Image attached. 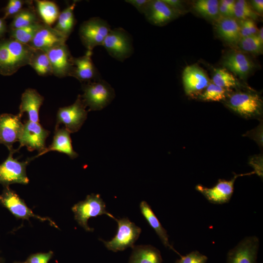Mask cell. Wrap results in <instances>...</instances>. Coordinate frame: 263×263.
I'll use <instances>...</instances> for the list:
<instances>
[{
    "instance_id": "1",
    "label": "cell",
    "mask_w": 263,
    "mask_h": 263,
    "mask_svg": "<svg viewBox=\"0 0 263 263\" xmlns=\"http://www.w3.org/2000/svg\"><path fill=\"white\" fill-rule=\"evenodd\" d=\"M35 50L10 38H0V75L10 76L29 65Z\"/></svg>"
},
{
    "instance_id": "2",
    "label": "cell",
    "mask_w": 263,
    "mask_h": 263,
    "mask_svg": "<svg viewBox=\"0 0 263 263\" xmlns=\"http://www.w3.org/2000/svg\"><path fill=\"white\" fill-rule=\"evenodd\" d=\"M82 99L89 111H99L107 106L115 96L113 89L100 78L84 83L82 86Z\"/></svg>"
},
{
    "instance_id": "3",
    "label": "cell",
    "mask_w": 263,
    "mask_h": 263,
    "mask_svg": "<svg viewBox=\"0 0 263 263\" xmlns=\"http://www.w3.org/2000/svg\"><path fill=\"white\" fill-rule=\"evenodd\" d=\"M224 101L229 109L244 118L259 117L263 113V100L254 93L236 92L228 94Z\"/></svg>"
},
{
    "instance_id": "4",
    "label": "cell",
    "mask_w": 263,
    "mask_h": 263,
    "mask_svg": "<svg viewBox=\"0 0 263 263\" xmlns=\"http://www.w3.org/2000/svg\"><path fill=\"white\" fill-rule=\"evenodd\" d=\"M72 209L77 223L88 231H93V229L88 225V220L90 218L107 215L114 220L115 219L107 211L105 203L98 194L93 193L87 195L84 200L75 204Z\"/></svg>"
},
{
    "instance_id": "5",
    "label": "cell",
    "mask_w": 263,
    "mask_h": 263,
    "mask_svg": "<svg viewBox=\"0 0 263 263\" xmlns=\"http://www.w3.org/2000/svg\"><path fill=\"white\" fill-rule=\"evenodd\" d=\"M117 223V231L112 239L106 241L100 239L106 247L113 252L123 251L132 247L139 238L141 229L128 218L115 219Z\"/></svg>"
},
{
    "instance_id": "6",
    "label": "cell",
    "mask_w": 263,
    "mask_h": 263,
    "mask_svg": "<svg viewBox=\"0 0 263 263\" xmlns=\"http://www.w3.org/2000/svg\"><path fill=\"white\" fill-rule=\"evenodd\" d=\"M111 29L108 23L98 17L84 21L79 27V35L87 51L93 53L95 47L102 46Z\"/></svg>"
},
{
    "instance_id": "7",
    "label": "cell",
    "mask_w": 263,
    "mask_h": 263,
    "mask_svg": "<svg viewBox=\"0 0 263 263\" xmlns=\"http://www.w3.org/2000/svg\"><path fill=\"white\" fill-rule=\"evenodd\" d=\"M86 108L81 95L77 96L73 104L59 108L56 113L55 129L63 124L70 133L78 131L87 117Z\"/></svg>"
},
{
    "instance_id": "8",
    "label": "cell",
    "mask_w": 263,
    "mask_h": 263,
    "mask_svg": "<svg viewBox=\"0 0 263 263\" xmlns=\"http://www.w3.org/2000/svg\"><path fill=\"white\" fill-rule=\"evenodd\" d=\"M102 46L112 57L121 61L130 57L133 52L132 38L121 28L111 29Z\"/></svg>"
},
{
    "instance_id": "9",
    "label": "cell",
    "mask_w": 263,
    "mask_h": 263,
    "mask_svg": "<svg viewBox=\"0 0 263 263\" xmlns=\"http://www.w3.org/2000/svg\"><path fill=\"white\" fill-rule=\"evenodd\" d=\"M18 151V149L9 151L6 159L0 164V184L4 187L15 183L26 185L29 183L26 168L33 158L19 162L13 157Z\"/></svg>"
},
{
    "instance_id": "10",
    "label": "cell",
    "mask_w": 263,
    "mask_h": 263,
    "mask_svg": "<svg viewBox=\"0 0 263 263\" xmlns=\"http://www.w3.org/2000/svg\"><path fill=\"white\" fill-rule=\"evenodd\" d=\"M0 205L7 208L15 217L22 220H29L35 218L41 221H47L55 227L57 225L48 217H43L35 214L25 202L9 186H5L0 194Z\"/></svg>"
},
{
    "instance_id": "11",
    "label": "cell",
    "mask_w": 263,
    "mask_h": 263,
    "mask_svg": "<svg viewBox=\"0 0 263 263\" xmlns=\"http://www.w3.org/2000/svg\"><path fill=\"white\" fill-rule=\"evenodd\" d=\"M49 133L50 132L43 128L39 122L26 121L19 141L18 150L26 147L29 151L36 150L38 153L42 152L46 148L45 141Z\"/></svg>"
},
{
    "instance_id": "12",
    "label": "cell",
    "mask_w": 263,
    "mask_h": 263,
    "mask_svg": "<svg viewBox=\"0 0 263 263\" xmlns=\"http://www.w3.org/2000/svg\"><path fill=\"white\" fill-rule=\"evenodd\" d=\"M53 75L58 77L71 76L74 68V57L65 43L56 46L46 52Z\"/></svg>"
},
{
    "instance_id": "13",
    "label": "cell",
    "mask_w": 263,
    "mask_h": 263,
    "mask_svg": "<svg viewBox=\"0 0 263 263\" xmlns=\"http://www.w3.org/2000/svg\"><path fill=\"white\" fill-rule=\"evenodd\" d=\"M259 247L257 237H246L228 251L226 263H257Z\"/></svg>"
},
{
    "instance_id": "14",
    "label": "cell",
    "mask_w": 263,
    "mask_h": 263,
    "mask_svg": "<svg viewBox=\"0 0 263 263\" xmlns=\"http://www.w3.org/2000/svg\"><path fill=\"white\" fill-rule=\"evenodd\" d=\"M182 80L186 94L191 97H198L210 83L205 72L195 64L185 68Z\"/></svg>"
},
{
    "instance_id": "15",
    "label": "cell",
    "mask_w": 263,
    "mask_h": 263,
    "mask_svg": "<svg viewBox=\"0 0 263 263\" xmlns=\"http://www.w3.org/2000/svg\"><path fill=\"white\" fill-rule=\"evenodd\" d=\"M18 114H0V144L5 145L9 151L13 150V145L19 141L23 124Z\"/></svg>"
},
{
    "instance_id": "16",
    "label": "cell",
    "mask_w": 263,
    "mask_h": 263,
    "mask_svg": "<svg viewBox=\"0 0 263 263\" xmlns=\"http://www.w3.org/2000/svg\"><path fill=\"white\" fill-rule=\"evenodd\" d=\"M243 174H235L229 180L219 179L212 188H207L201 185L196 186V189L200 192L210 203L222 204L230 200L234 191V185L237 177Z\"/></svg>"
},
{
    "instance_id": "17",
    "label": "cell",
    "mask_w": 263,
    "mask_h": 263,
    "mask_svg": "<svg viewBox=\"0 0 263 263\" xmlns=\"http://www.w3.org/2000/svg\"><path fill=\"white\" fill-rule=\"evenodd\" d=\"M67 39L52 26L44 24L28 45L34 50L47 52L56 46L65 43Z\"/></svg>"
},
{
    "instance_id": "18",
    "label": "cell",
    "mask_w": 263,
    "mask_h": 263,
    "mask_svg": "<svg viewBox=\"0 0 263 263\" xmlns=\"http://www.w3.org/2000/svg\"><path fill=\"white\" fill-rule=\"evenodd\" d=\"M144 15L151 24L163 26L175 19L178 14L163 0H151Z\"/></svg>"
},
{
    "instance_id": "19",
    "label": "cell",
    "mask_w": 263,
    "mask_h": 263,
    "mask_svg": "<svg viewBox=\"0 0 263 263\" xmlns=\"http://www.w3.org/2000/svg\"><path fill=\"white\" fill-rule=\"evenodd\" d=\"M92 53L87 51L83 56L74 57V68L71 76L84 83L100 78L98 72L91 58Z\"/></svg>"
},
{
    "instance_id": "20",
    "label": "cell",
    "mask_w": 263,
    "mask_h": 263,
    "mask_svg": "<svg viewBox=\"0 0 263 263\" xmlns=\"http://www.w3.org/2000/svg\"><path fill=\"white\" fill-rule=\"evenodd\" d=\"M44 101V97L33 88H28L22 93L18 114L21 117L27 113L28 120L39 122V111Z\"/></svg>"
},
{
    "instance_id": "21",
    "label": "cell",
    "mask_w": 263,
    "mask_h": 263,
    "mask_svg": "<svg viewBox=\"0 0 263 263\" xmlns=\"http://www.w3.org/2000/svg\"><path fill=\"white\" fill-rule=\"evenodd\" d=\"M224 66L241 78H246L252 72L254 64L244 54L233 52L224 59Z\"/></svg>"
},
{
    "instance_id": "22",
    "label": "cell",
    "mask_w": 263,
    "mask_h": 263,
    "mask_svg": "<svg viewBox=\"0 0 263 263\" xmlns=\"http://www.w3.org/2000/svg\"><path fill=\"white\" fill-rule=\"evenodd\" d=\"M70 133L65 128L55 129L52 144L48 148H46L42 152L38 153L34 158L50 151H56L65 153L71 159L76 158L78 154L73 149Z\"/></svg>"
},
{
    "instance_id": "23",
    "label": "cell",
    "mask_w": 263,
    "mask_h": 263,
    "mask_svg": "<svg viewBox=\"0 0 263 263\" xmlns=\"http://www.w3.org/2000/svg\"><path fill=\"white\" fill-rule=\"evenodd\" d=\"M216 21L215 29L218 36L229 44H238L241 35L237 20L234 18L220 17Z\"/></svg>"
},
{
    "instance_id": "24",
    "label": "cell",
    "mask_w": 263,
    "mask_h": 263,
    "mask_svg": "<svg viewBox=\"0 0 263 263\" xmlns=\"http://www.w3.org/2000/svg\"><path fill=\"white\" fill-rule=\"evenodd\" d=\"M139 207L142 215L155 231L163 244L181 256L169 244V236L166 230L163 227L148 203L143 201L140 203Z\"/></svg>"
},
{
    "instance_id": "25",
    "label": "cell",
    "mask_w": 263,
    "mask_h": 263,
    "mask_svg": "<svg viewBox=\"0 0 263 263\" xmlns=\"http://www.w3.org/2000/svg\"><path fill=\"white\" fill-rule=\"evenodd\" d=\"M129 263H162L160 251L151 245H134Z\"/></svg>"
},
{
    "instance_id": "26",
    "label": "cell",
    "mask_w": 263,
    "mask_h": 263,
    "mask_svg": "<svg viewBox=\"0 0 263 263\" xmlns=\"http://www.w3.org/2000/svg\"><path fill=\"white\" fill-rule=\"evenodd\" d=\"M77 1H74L72 4L67 6L60 13L57 23L54 28L68 38L73 32L75 22L74 15V9Z\"/></svg>"
},
{
    "instance_id": "27",
    "label": "cell",
    "mask_w": 263,
    "mask_h": 263,
    "mask_svg": "<svg viewBox=\"0 0 263 263\" xmlns=\"http://www.w3.org/2000/svg\"><path fill=\"white\" fill-rule=\"evenodd\" d=\"M40 21L38 16L37 10L33 6L32 2L31 1L27 7L22 8L13 17L9 29L23 28Z\"/></svg>"
},
{
    "instance_id": "28",
    "label": "cell",
    "mask_w": 263,
    "mask_h": 263,
    "mask_svg": "<svg viewBox=\"0 0 263 263\" xmlns=\"http://www.w3.org/2000/svg\"><path fill=\"white\" fill-rule=\"evenodd\" d=\"M37 12L41 21L46 25L52 26L60 14L58 6L54 1L46 0H35Z\"/></svg>"
},
{
    "instance_id": "29",
    "label": "cell",
    "mask_w": 263,
    "mask_h": 263,
    "mask_svg": "<svg viewBox=\"0 0 263 263\" xmlns=\"http://www.w3.org/2000/svg\"><path fill=\"white\" fill-rule=\"evenodd\" d=\"M44 24L39 21L31 25L16 29H8L9 38L23 44L28 45L38 30Z\"/></svg>"
},
{
    "instance_id": "30",
    "label": "cell",
    "mask_w": 263,
    "mask_h": 263,
    "mask_svg": "<svg viewBox=\"0 0 263 263\" xmlns=\"http://www.w3.org/2000/svg\"><path fill=\"white\" fill-rule=\"evenodd\" d=\"M219 1L217 0H198L194 2L193 8L199 15L210 19H218L220 17Z\"/></svg>"
},
{
    "instance_id": "31",
    "label": "cell",
    "mask_w": 263,
    "mask_h": 263,
    "mask_svg": "<svg viewBox=\"0 0 263 263\" xmlns=\"http://www.w3.org/2000/svg\"><path fill=\"white\" fill-rule=\"evenodd\" d=\"M40 76L53 75L51 63L46 52L35 50L29 64Z\"/></svg>"
},
{
    "instance_id": "32",
    "label": "cell",
    "mask_w": 263,
    "mask_h": 263,
    "mask_svg": "<svg viewBox=\"0 0 263 263\" xmlns=\"http://www.w3.org/2000/svg\"><path fill=\"white\" fill-rule=\"evenodd\" d=\"M211 82L226 89L239 85L236 77L225 69H215Z\"/></svg>"
},
{
    "instance_id": "33",
    "label": "cell",
    "mask_w": 263,
    "mask_h": 263,
    "mask_svg": "<svg viewBox=\"0 0 263 263\" xmlns=\"http://www.w3.org/2000/svg\"><path fill=\"white\" fill-rule=\"evenodd\" d=\"M227 89L220 87L210 82L198 98L206 101H225L228 95Z\"/></svg>"
},
{
    "instance_id": "34",
    "label": "cell",
    "mask_w": 263,
    "mask_h": 263,
    "mask_svg": "<svg viewBox=\"0 0 263 263\" xmlns=\"http://www.w3.org/2000/svg\"><path fill=\"white\" fill-rule=\"evenodd\" d=\"M259 15L252 8L249 3L244 0H236L234 9V17L241 20H256Z\"/></svg>"
},
{
    "instance_id": "35",
    "label": "cell",
    "mask_w": 263,
    "mask_h": 263,
    "mask_svg": "<svg viewBox=\"0 0 263 263\" xmlns=\"http://www.w3.org/2000/svg\"><path fill=\"white\" fill-rule=\"evenodd\" d=\"M238 45L242 50L250 53L259 54L263 53V43L257 35L241 38Z\"/></svg>"
},
{
    "instance_id": "36",
    "label": "cell",
    "mask_w": 263,
    "mask_h": 263,
    "mask_svg": "<svg viewBox=\"0 0 263 263\" xmlns=\"http://www.w3.org/2000/svg\"><path fill=\"white\" fill-rule=\"evenodd\" d=\"M30 1L22 0H9L6 5L3 9V17L4 19L11 17H14L23 8L24 4H27Z\"/></svg>"
},
{
    "instance_id": "37",
    "label": "cell",
    "mask_w": 263,
    "mask_h": 263,
    "mask_svg": "<svg viewBox=\"0 0 263 263\" xmlns=\"http://www.w3.org/2000/svg\"><path fill=\"white\" fill-rule=\"evenodd\" d=\"M241 38L253 35H257L258 29L254 20H241L239 23Z\"/></svg>"
},
{
    "instance_id": "38",
    "label": "cell",
    "mask_w": 263,
    "mask_h": 263,
    "mask_svg": "<svg viewBox=\"0 0 263 263\" xmlns=\"http://www.w3.org/2000/svg\"><path fill=\"white\" fill-rule=\"evenodd\" d=\"M207 257L198 251H192L186 256H181L176 263H207Z\"/></svg>"
},
{
    "instance_id": "39",
    "label": "cell",
    "mask_w": 263,
    "mask_h": 263,
    "mask_svg": "<svg viewBox=\"0 0 263 263\" xmlns=\"http://www.w3.org/2000/svg\"><path fill=\"white\" fill-rule=\"evenodd\" d=\"M53 256V252L37 253L29 256L26 262L28 263H48Z\"/></svg>"
},
{
    "instance_id": "40",
    "label": "cell",
    "mask_w": 263,
    "mask_h": 263,
    "mask_svg": "<svg viewBox=\"0 0 263 263\" xmlns=\"http://www.w3.org/2000/svg\"><path fill=\"white\" fill-rule=\"evenodd\" d=\"M249 164L254 169V173L261 177H263V156L261 155H256L251 158Z\"/></svg>"
},
{
    "instance_id": "41",
    "label": "cell",
    "mask_w": 263,
    "mask_h": 263,
    "mask_svg": "<svg viewBox=\"0 0 263 263\" xmlns=\"http://www.w3.org/2000/svg\"><path fill=\"white\" fill-rule=\"evenodd\" d=\"M125 1L134 7L140 13L144 15L151 0H126Z\"/></svg>"
},
{
    "instance_id": "42",
    "label": "cell",
    "mask_w": 263,
    "mask_h": 263,
    "mask_svg": "<svg viewBox=\"0 0 263 263\" xmlns=\"http://www.w3.org/2000/svg\"><path fill=\"white\" fill-rule=\"evenodd\" d=\"M170 6L178 15L180 14L183 7V1L179 0H163Z\"/></svg>"
},
{
    "instance_id": "43",
    "label": "cell",
    "mask_w": 263,
    "mask_h": 263,
    "mask_svg": "<svg viewBox=\"0 0 263 263\" xmlns=\"http://www.w3.org/2000/svg\"><path fill=\"white\" fill-rule=\"evenodd\" d=\"M250 135L252 136L253 139L256 141L258 143H259L260 145L262 146L263 144V130L262 125L257 128L254 131L251 132Z\"/></svg>"
},
{
    "instance_id": "44",
    "label": "cell",
    "mask_w": 263,
    "mask_h": 263,
    "mask_svg": "<svg viewBox=\"0 0 263 263\" xmlns=\"http://www.w3.org/2000/svg\"><path fill=\"white\" fill-rule=\"evenodd\" d=\"M219 11L221 17L234 18V13L219 1Z\"/></svg>"
},
{
    "instance_id": "45",
    "label": "cell",
    "mask_w": 263,
    "mask_h": 263,
    "mask_svg": "<svg viewBox=\"0 0 263 263\" xmlns=\"http://www.w3.org/2000/svg\"><path fill=\"white\" fill-rule=\"evenodd\" d=\"M250 5L253 9L258 14L263 12V0H252L250 1Z\"/></svg>"
},
{
    "instance_id": "46",
    "label": "cell",
    "mask_w": 263,
    "mask_h": 263,
    "mask_svg": "<svg viewBox=\"0 0 263 263\" xmlns=\"http://www.w3.org/2000/svg\"><path fill=\"white\" fill-rule=\"evenodd\" d=\"M7 32L8 29L5 19L0 18V38H4Z\"/></svg>"
},
{
    "instance_id": "47",
    "label": "cell",
    "mask_w": 263,
    "mask_h": 263,
    "mask_svg": "<svg viewBox=\"0 0 263 263\" xmlns=\"http://www.w3.org/2000/svg\"><path fill=\"white\" fill-rule=\"evenodd\" d=\"M220 2L223 4L227 8L234 13V6L236 0H221Z\"/></svg>"
},
{
    "instance_id": "48",
    "label": "cell",
    "mask_w": 263,
    "mask_h": 263,
    "mask_svg": "<svg viewBox=\"0 0 263 263\" xmlns=\"http://www.w3.org/2000/svg\"><path fill=\"white\" fill-rule=\"evenodd\" d=\"M257 36L262 42L263 43V28L262 27L258 31Z\"/></svg>"
},
{
    "instance_id": "49",
    "label": "cell",
    "mask_w": 263,
    "mask_h": 263,
    "mask_svg": "<svg viewBox=\"0 0 263 263\" xmlns=\"http://www.w3.org/2000/svg\"><path fill=\"white\" fill-rule=\"evenodd\" d=\"M15 263H28L26 261L24 262H15Z\"/></svg>"
}]
</instances>
